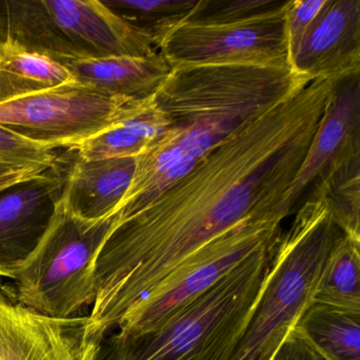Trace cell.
Returning <instances> with one entry per match:
<instances>
[{"label":"cell","instance_id":"cell-1","mask_svg":"<svg viewBox=\"0 0 360 360\" xmlns=\"http://www.w3.org/2000/svg\"><path fill=\"white\" fill-rule=\"evenodd\" d=\"M316 79L219 143L182 179L115 223L96 262L84 338L101 345L198 248L250 217L279 214L332 98Z\"/></svg>","mask_w":360,"mask_h":360},{"label":"cell","instance_id":"cell-2","mask_svg":"<svg viewBox=\"0 0 360 360\" xmlns=\"http://www.w3.org/2000/svg\"><path fill=\"white\" fill-rule=\"evenodd\" d=\"M311 82L278 67L172 68L153 96L169 126L136 158L131 184L115 212L117 222L146 207L219 143Z\"/></svg>","mask_w":360,"mask_h":360},{"label":"cell","instance_id":"cell-3","mask_svg":"<svg viewBox=\"0 0 360 360\" xmlns=\"http://www.w3.org/2000/svg\"><path fill=\"white\" fill-rule=\"evenodd\" d=\"M278 240L256 250L159 328L134 336L109 335L96 360H229L262 292Z\"/></svg>","mask_w":360,"mask_h":360},{"label":"cell","instance_id":"cell-4","mask_svg":"<svg viewBox=\"0 0 360 360\" xmlns=\"http://www.w3.org/2000/svg\"><path fill=\"white\" fill-rule=\"evenodd\" d=\"M341 231L326 198L307 193L285 233H281L271 271L248 324L229 360H271L314 292Z\"/></svg>","mask_w":360,"mask_h":360},{"label":"cell","instance_id":"cell-5","mask_svg":"<svg viewBox=\"0 0 360 360\" xmlns=\"http://www.w3.org/2000/svg\"><path fill=\"white\" fill-rule=\"evenodd\" d=\"M7 41L62 65L158 52L100 0H0V43Z\"/></svg>","mask_w":360,"mask_h":360},{"label":"cell","instance_id":"cell-6","mask_svg":"<svg viewBox=\"0 0 360 360\" xmlns=\"http://www.w3.org/2000/svg\"><path fill=\"white\" fill-rule=\"evenodd\" d=\"M117 214L88 220L73 212L64 195L47 231L27 260L12 274L16 299L56 318L75 317L96 300V262L117 223Z\"/></svg>","mask_w":360,"mask_h":360},{"label":"cell","instance_id":"cell-7","mask_svg":"<svg viewBox=\"0 0 360 360\" xmlns=\"http://www.w3.org/2000/svg\"><path fill=\"white\" fill-rule=\"evenodd\" d=\"M284 219L279 214L250 217L223 231L183 260L113 333L134 336L159 328L256 250L278 239Z\"/></svg>","mask_w":360,"mask_h":360},{"label":"cell","instance_id":"cell-8","mask_svg":"<svg viewBox=\"0 0 360 360\" xmlns=\"http://www.w3.org/2000/svg\"><path fill=\"white\" fill-rule=\"evenodd\" d=\"M148 101L105 96L73 82L0 105V126L46 148L70 150L134 117Z\"/></svg>","mask_w":360,"mask_h":360},{"label":"cell","instance_id":"cell-9","mask_svg":"<svg viewBox=\"0 0 360 360\" xmlns=\"http://www.w3.org/2000/svg\"><path fill=\"white\" fill-rule=\"evenodd\" d=\"M288 1L273 13L238 24L182 22L160 41L158 51L172 68L223 65L290 68L285 26Z\"/></svg>","mask_w":360,"mask_h":360},{"label":"cell","instance_id":"cell-10","mask_svg":"<svg viewBox=\"0 0 360 360\" xmlns=\"http://www.w3.org/2000/svg\"><path fill=\"white\" fill-rule=\"evenodd\" d=\"M360 160V75L337 82L304 160L279 208L290 216L316 183Z\"/></svg>","mask_w":360,"mask_h":360},{"label":"cell","instance_id":"cell-11","mask_svg":"<svg viewBox=\"0 0 360 360\" xmlns=\"http://www.w3.org/2000/svg\"><path fill=\"white\" fill-rule=\"evenodd\" d=\"M65 180L58 164L0 193V277H11L35 250L62 198Z\"/></svg>","mask_w":360,"mask_h":360},{"label":"cell","instance_id":"cell-12","mask_svg":"<svg viewBox=\"0 0 360 360\" xmlns=\"http://www.w3.org/2000/svg\"><path fill=\"white\" fill-rule=\"evenodd\" d=\"M86 319L37 313L0 290V360H96L84 349Z\"/></svg>","mask_w":360,"mask_h":360},{"label":"cell","instance_id":"cell-13","mask_svg":"<svg viewBox=\"0 0 360 360\" xmlns=\"http://www.w3.org/2000/svg\"><path fill=\"white\" fill-rule=\"evenodd\" d=\"M290 66L311 82L360 75V0H330L290 54Z\"/></svg>","mask_w":360,"mask_h":360},{"label":"cell","instance_id":"cell-14","mask_svg":"<svg viewBox=\"0 0 360 360\" xmlns=\"http://www.w3.org/2000/svg\"><path fill=\"white\" fill-rule=\"evenodd\" d=\"M136 158L85 160L75 155L66 172L63 195L73 212L88 220L115 214L136 172Z\"/></svg>","mask_w":360,"mask_h":360},{"label":"cell","instance_id":"cell-15","mask_svg":"<svg viewBox=\"0 0 360 360\" xmlns=\"http://www.w3.org/2000/svg\"><path fill=\"white\" fill-rule=\"evenodd\" d=\"M77 83L105 96L145 101L157 94L172 67L159 51L153 56H110L64 65Z\"/></svg>","mask_w":360,"mask_h":360},{"label":"cell","instance_id":"cell-16","mask_svg":"<svg viewBox=\"0 0 360 360\" xmlns=\"http://www.w3.org/2000/svg\"><path fill=\"white\" fill-rule=\"evenodd\" d=\"M73 82L64 65L14 41L0 43V105Z\"/></svg>","mask_w":360,"mask_h":360},{"label":"cell","instance_id":"cell-17","mask_svg":"<svg viewBox=\"0 0 360 360\" xmlns=\"http://www.w3.org/2000/svg\"><path fill=\"white\" fill-rule=\"evenodd\" d=\"M295 328L328 360H360V311L311 302Z\"/></svg>","mask_w":360,"mask_h":360},{"label":"cell","instance_id":"cell-18","mask_svg":"<svg viewBox=\"0 0 360 360\" xmlns=\"http://www.w3.org/2000/svg\"><path fill=\"white\" fill-rule=\"evenodd\" d=\"M313 302L360 311V240L341 233L328 252Z\"/></svg>","mask_w":360,"mask_h":360},{"label":"cell","instance_id":"cell-19","mask_svg":"<svg viewBox=\"0 0 360 360\" xmlns=\"http://www.w3.org/2000/svg\"><path fill=\"white\" fill-rule=\"evenodd\" d=\"M102 3L122 20L148 34L158 48L172 29L187 20L198 0H103Z\"/></svg>","mask_w":360,"mask_h":360},{"label":"cell","instance_id":"cell-20","mask_svg":"<svg viewBox=\"0 0 360 360\" xmlns=\"http://www.w3.org/2000/svg\"><path fill=\"white\" fill-rule=\"evenodd\" d=\"M307 193L323 195L333 222L341 233L360 240V160L335 170L314 184Z\"/></svg>","mask_w":360,"mask_h":360},{"label":"cell","instance_id":"cell-21","mask_svg":"<svg viewBox=\"0 0 360 360\" xmlns=\"http://www.w3.org/2000/svg\"><path fill=\"white\" fill-rule=\"evenodd\" d=\"M285 0H198L184 22L205 26L238 24L273 13Z\"/></svg>","mask_w":360,"mask_h":360},{"label":"cell","instance_id":"cell-22","mask_svg":"<svg viewBox=\"0 0 360 360\" xmlns=\"http://www.w3.org/2000/svg\"><path fill=\"white\" fill-rule=\"evenodd\" d=\"M150 145L147 139L136 134L123 121L83 141L70 150L85 160L138 158Z\"/></svg>","mask_w":360,"mask_h":360},{"label":"cell","instance_id":"cell-23","mask_svg":"<svg viewBox=\"0 0 360 360\" xmlns=\"http://www.w3.org/2000/svg\"><path fill=\"white\" fill-rule=\"evenodd\" d=\"M0 162L44 169L56 168L60 164L53 149L31 142L3 126H0Z\"/></svg>","mask_w":360,"mask_h":360},{"label":"cell","instance_id":"cell-24","mask_svg":"<svg viewBox=\"0 0 360 360\" xmlns=\"http://www.w3.org/2000/svg\"><path fill=\"white\" fill-rule=\"evenodd\" d=\"M330 0H290L285 11L286 35L290 54L317 22Z\"/></svg>","mask_w":360,"mask_h":360},{"label":"cell","instance_id":"cell-25","mask_svg":"<svg viewBox=\"0 0 360 360\" xmlns=\"http://www.w3.org/2000/svg\"><path fill=\"white\" fill-rule=\"evenodd\" d=\"M271 360H328L319 353L300 330L292 328Z\"/></svg>","mask_w":360,"mask_h":360},{"label":"cell","instance_id":"cell-26","mask_svg":"<svg viewBox=\"0 0 360 360\" xmlns=\"http://www.w3.org/2000/svg\"><path fill=\"white\" fill-rule=\"evenodd\" d=\"M51 169V168H50ZM48 169L41 167H32V166H22V167L13 168L9 172L0 174V193L24 181L35 178L39 174H43Z\"/></svg>","mask_w":360,"mask_h":360},{"label":"cell","instance_id":"cell-27","mask_svg":"<svg viewBox=\"0 0 360 360\" xmlns=\"http://www.w3.org/2000/svg\"><path fill=\"white\" fill-rule=\"evenodd\" d=\"M16 167H22V165H13V164H7L0 162V174L9 172V170L13 169V168ZM32 167H34V166H32Z\"/></svg>","mask_w":360,"mask_h":360}]
</instances>
